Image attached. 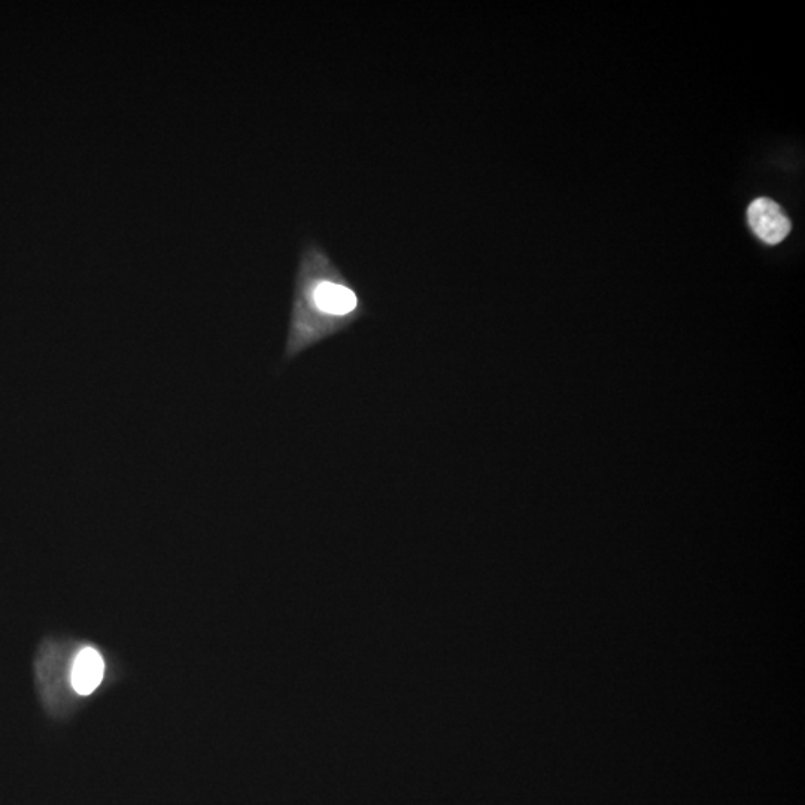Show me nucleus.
I'll return each mask as SVG.
<instances>
[{"mask_svg":"<svg viewBox=\"0 0 805 805\" xmlns=\"http://www.w3.org/2000/svg\"><path fill=\"white\" fill-rule=\"evenodd\" d=\"M367 314L360 291L343 275L324 246L308 241L300 251L284 363L348 330Z\"/></svg>","mask_w":805,"mask_h":805,"instance_id":"f257e3e1","label":"nucleus"},{"mask_svg":"<svg viewBox=\"0 0 805 805\" xmlns=\"http://www.w3.org/2000/svg\"><path fill=\"white\" fill-rule=\"evenodd\" d=\"M747 220L753 233L768 245H777L785 241L786 236L791 233V220L788 215L782 206L767 197L752 202L747 209Z\"/></svg>","mask_w":805,"mask_h":805,"instance_id":"f03ea898","label":"nucleus"},{"mask_svg":"<svg viewBox=\"0 0 805 805\" xmlns=\"http://www.w3.org/2000/svg\"><path fill=\"white\" fill-rule=\"evenodd\" d=\"M105 662L93 647H84L72 665V686L80 695H90L102 683Z\"/></svg>","mask_w":805,"mask_h":805,"instance_id":"7ed1b4c3","label":"nucleus"}]
</instances>
